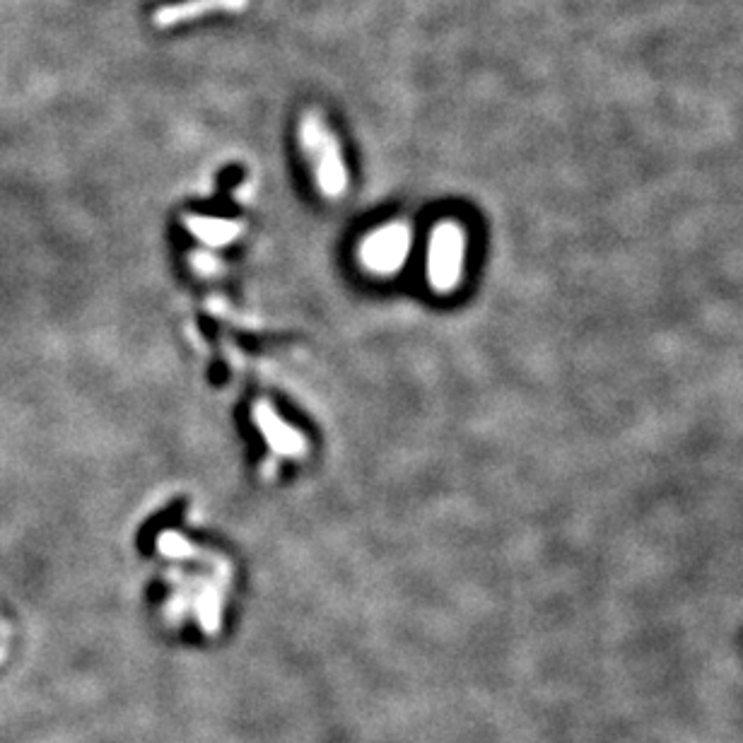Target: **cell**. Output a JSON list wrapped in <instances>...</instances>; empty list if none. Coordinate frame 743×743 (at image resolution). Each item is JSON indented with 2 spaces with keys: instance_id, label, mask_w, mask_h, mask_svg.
<instances>
[{
  "instance_id": "6da1fadb",
  "label": "cell",
  "mask_w": 743,
  "mask_h": 743,
  "mask_svg": "<svg viewBox=\"0 0 743 743\" xmlns=\"http://www.w3.org/2000/svg\"><path fill=\"white\" fill-rule=\"evenodd\" d=\"M300 145L309 167L314 172L317 189L326 198H341L348 189V169H345L341 145L319 114L307 111L300 121Z\"/></svg>"
},
{
  "instance_id": "7a4b0ae2",
  "label": "cell",
  "mask_w": 743,
  "mask_h": 743,
  "mask_svg": "<svg viewBox=\"0 0 743 743\" xmlns=\"http://www.w3.org/2000/svg\"><path fill=\"white\" fill-rule=\"evenodd\" d=\"M466 259V234L456 222H440L430 234V247H427L425 273L427 283L440 295H449L456 290L464 276Z\"/></svg>"
},
{
  "instance_id": "3957f363",
  "label": "cell",
  "mask_w": 743,
  "mask_h": 743,
  "mask_svg": "<svg viewBox=\"0 0 743 743\" xmlns=\"http://www.w3.org/2000/svg\"><path fill=\"white\" fill-rule=\"evenodd\" d=\"M411 254V230L403 222H391L367 234L360 242L358 259L372 276H394Z\"/></svg>"
},
{
  "instance_id": "277c9868",
  "label": "cell",
  "mask_w": 743,
  "mask_h": 743,
  "mask_svg": "<svg viewBox=\"0 0 743 743\" xmlns=\"http://www.w3.org/2000/svg\"><path fill=\"white\" fill-rule=\"evenodd\" d=\"M249 8V0H181V3L165 5L152 15L155 27L167 29L177 27L181 22L198 20L203 15L213 13H244Z\"/></svg>"
},
{
  "instance_id": "5b68a950",
  "label": "cell",
  "mask_w": 743,
  "mask_h": 743,
  "mask_svg": "<svg viewBox=\"0 0 743 743\" xmlns=\"http://www.w3.org/2000/svg\"><path fill=\"white\" fill-rule=\"evenodd\" d=\"M254 418H256V423H259L261 435L266 437L268 444H271L278 454H283V456L304 454L302 435L300 432H295V427H290L283 418H280V415L276 413V408L261 403V406H256Z\"/></svg>"
}]
</instances>
